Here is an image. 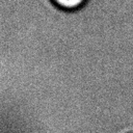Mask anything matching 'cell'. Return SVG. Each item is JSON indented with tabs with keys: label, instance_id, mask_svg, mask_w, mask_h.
Masks as SVG:
<instances>
[{
	"label": "cell",
	"instance_id": "obj_1",
	"mask_svg": "<svg viewBox=\"0 0 133 133\" xmlns=\"http://www.w3.org/2000/svg\"><path fill=\"white\" fill-rule=\"evenodd\" d=\"M54 5L64 10H75L80 8L86 0H51Z\"/></svg>",
	"mask_w": 133,
	"mask_h": 133
},
{
	"label": "cell",
	"instance_id": "obj_2",
	"mask_svg": "<svg viewBox=\"0 0 133 133\" xmlns=\"http://www.w3.org/2000/svg\"><path fill=\"white\" fill-rule=\"evenodd\" d=\"M130 133H133V132H130Z\"/></svg>",
	"mask_w": 133,
	"mask_h": 133
}]
</instances>
